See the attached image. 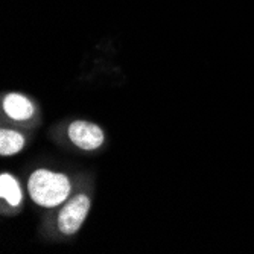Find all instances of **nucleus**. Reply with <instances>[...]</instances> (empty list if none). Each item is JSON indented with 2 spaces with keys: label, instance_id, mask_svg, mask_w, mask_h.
Segmentation results:
<instances>
[{
  "label": "nucleus",
  "instance_id": "nucleus-1",
  "mask_svg": "<svg viewBox=\"0 0 254 254\" xmlns=\"http://www.w3.org/2000/svg\"><path fill=\"white\" fill-rule=\"evenodd\" d=\"M72 190L67 175L48 169H37L28 181V192L31 199L46 209H54L63 204Z\"/></svg>",
  "mask_w": 254,
  "mask_h": 254
},
{
  "label": "nucleus",
  "instance_id": "nucleus-2",
  "mask_svg": "<svg viewBox=\"0 0 254 254\" xmlns=\"http://www.w3.org/2000/svg\"><path fill=\"white\" fill-rule=\"evenodd\" d=\"M90 210V198L84 193L73 196L58 215V228L63 235H75L82 227Z\"/></svg>",
  "mask_w": 254,
  "mask_h": 254
},
{
  "label": "nucleus",
  "instance_id": "nucleus-3",
  "mask_svg": "<svg viewBox=\"0 0 254 254\" xmlns=\"http://www.w3.org/2000/svg\"><path fill=\"white\" fill-rule=\"evenodd\" d=\"M67 134L70 142L84 151H95L101 148L105 140L104 131L98 125L85 121H75L73 124H70Z\"/></svg>",
  "mask_w": 254,
  "mask_h": 254
},
{
  "label": "nucleus",
  "instance_id": "nucleus-4",
  "mask_svg": "<svg viewBox=\"0 0 254 254\" xmlns=\"http://www.w3.org/2000/svg\"><path fill=\"white\" fill-rule=\"evenodd\" d=\"M3 111L12 121H28L34 116V104L21 93H8L2 101Z\"/></svg>",
  "mask_w": 254,
  "mask_h": 254
},
{
  "label": "nucleus",
  "instance_id": "nucleus-5",
  "mask_svg": "<svg viewBox=\"0 0 254 254\" xmlns=\"http://www.w3.org/2000/svg\"><path fill=\"white\" fill-rule=\"evenodd\" d=\"M0 196L11 207H18L23 201V192L20 184L9 174H2V177H0Z\"/></svg>",
  "mask_w": 254,
  "mask_h": 254
},
{
  "label": "nucleus",
  "instance_id": "nucleus-6",
  "mask_svg": "<svg viewBox=\"0 0 254 254\" xmlns=\"http://www.w3.org/2000/svg\"><path fill=\"white\" fill-rule=\"evenodd\" d=\"M25 148V137L12 129L0 131V154L3 157L15 155Z\"/></svg>",
  "mask_w": 254,
  "mask_h": 254
}]
</instances>
